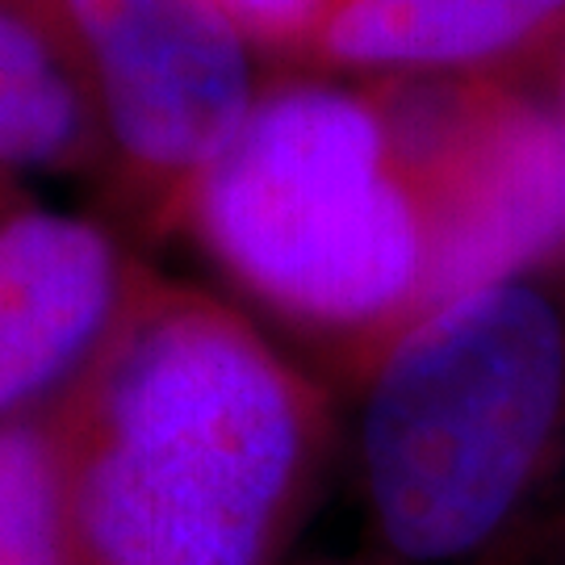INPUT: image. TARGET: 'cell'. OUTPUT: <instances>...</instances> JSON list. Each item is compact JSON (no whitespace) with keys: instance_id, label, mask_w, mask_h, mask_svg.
I'll use <instances>...</instances> for the list:
<instances>
[{"instance_id":"6da1fadb","label":"cell","mask_w":565,"mask_h":565,"mask_svg":"<svg viewBox=\"0 0 565 565\" xmlns=\"http://www.w3.org/2000/svg\"><path fill=\"white\" fill-rule=\"evenodd\" d=\"M461 81L273 67L181 235L343 390L482 285Z\"/></svg>"},{"instance_id":"7a4b0ae2","label":"cell","mask_w":565,"mask_h":565,"mask_svg":"<svg viewBox=\"0 0 565 565\" xmlns=\"http://www.w3.org/2000/svg\"><path fill=\"white\" fill-rule=\"evenodd\" d=\"M46 415L81 565H281L340 436L319 373L156 268Z\"/></svg>"},{"instance_id":"3957f363","label":"cell","mask_w":565,"mask_h":565,"mask_svg":"<svg viewBox=\"0 0 565 565\" xmlns=\"http://www.w3.org/2000/svg\"><path fill=\"white\" fill-rule=\"evenodd\" d=\"M352 394L377 557L507 565L565 478V264L431 306Z\"/></svg>"},{"instance_id":"277c9868","label":"cell","mask_w":565,"mask_h":565,"mask_svg":"<svg viewBox=\"0 0 565 565\" xmlns=\"http://www.w3.org/2000/svg\"><path fill=\"white\" fill-rule=\"evenodd\" d=\"M102 126L105 193L142 239L181 235L273 67L223 0H42Z\"/></svg>"},{"instance_id":"5b68a950","label":"cell","mask_w":565,"mask_h":565,"mask_svg":"<svg viewBox=\"0 0 565 565\" xmlns=\"http://www.w3.org/2000/svg\"><path fill=\"white\" fill-rule=\"evenodd\" d=\"M147 273L105 223L0 184V427L46 415L81 382Z\"/></svg>"},{"instance_id":"8992f818","label":"cell","mask_w":565,"mask_h":565,"mask_svg":"<svg viewBox=\"0 0 565 565\" xmlns=\"http://www.w3.org/2000/svg\"><path fill=\"white\" fill-rule=\"evenodd\" d=\"M565 0H343L302 67L361 81H536Z\"/></svg>"},{"instance_id":"52a82bcc","label":"cell","mask_w":565,"mask_h":565,"mask_svg":"<svg viewBox=\"0 0 565 565\" xmlns=\"http://www.w3.org/2000/svg\"><path fill=\"white\" fill-rule=\"evenodd\" d=\"M102 126L81 63L42 0H0V184L102 177Z\"/></svg>"},{"instance_id":"ba28073f","label":"cell","mask_w":565,"mask_h":565,"mask_svg":"<svg viewBox=\"0 0 565 565\" xmlns=\"http://www.w3.org/2000/svg\"><path fill=\"white\" fill-rule=\"evenodd\" d=\"M0 565H81L51 415L0 427Z\"/></svg>"},{"instance_id":"9c48e42d","label":"cell","mask_w":565,"mask_h":565,"mask_svg":"<svg viewBox=\"0 0 565 565\" xmlns=\"http://www.w3.org/2000/svg\"><path fill=\"white\" fill-rule=\"evenodd\" d=\"M243 34L277 67H302L343 0H223Z\"/></svg>"},{"instance_id":"30bf717a","label":"cell","mask_w":565,"mask_h":565,"mask_svg":"<svg viewBox=\"0 0 565 565\" xmlns=\"http://www.w3.org/2000/svg\"><path fill=\"white\" fill-rule=\"evenodd\" d=\"M507 565H565V507H557Z\"/></svg>"},{"instance_id":"8fae6325","label":"cell","mask_w":565,"mask_h":565,"mask_svg":"<svg viewBox=\"0 0 565 565\" xmlns=\"http://www.w3.org/2000/svg\"><path fill=\"white\" fill-rule=\"evenodd\" d=\"M536 88H541L548 114H553V121H557V130H562V139H565V46L548 60L545 72L536 76Z\"/></svg>"},{"instance_id":"7c38bea8","label":"cell","mask_w":565,"mask_h":565,"mask_svg":"<svg viewBox=\"0 0 565 565\" xmlns=\"http://www.w3.org/2000/svg\"><path fill=\"white\" fill-rule=\"evenodd\" d=\"M356 565H390L385 557H373V562H356Z\"/></svg>"},{"instance_id":"4fadbf2b","label":"cell","mask_w":565,"mask_h":565,"mask_svg":"<svg viewBox=\"0 0 565 565\" xmlns=\"http://www.w3.org/2000/svg\"><path fill=\"white\" fill-rule=\"evenodd\" d=\"M557 507H565V499H562V503H557ZM557 507H553V511H557Z\"/></svg>"}]
</instances>
